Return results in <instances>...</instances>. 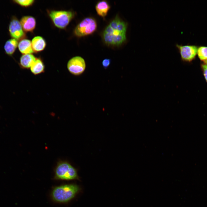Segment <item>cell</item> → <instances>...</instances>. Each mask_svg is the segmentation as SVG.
I'll return each instance as SVG.
<instances>
[{
	"mask_svg": "<svg viewBox=\"0 0 207 207\" xmlns=\"http://www.w3.org/2000/svg\"><path fill=\"white\" fill-rule=\"evenodd\" d=\"M127 24L116 16L103 31V37L105 43L108 45L119 46L126 39Z\"/></svg>",
	"mask_w": 207,
	"mask_h": 207,
	"instance_id": "6da1fadb",
	"label": "cell"
},
{
	"mask_svg": "<svg viewBox=\"0 0 207 207\" xmlns=\"http://www.w3.org/2000/svg\"><path fill=\"white\" fill-rule=\"evenodd\" d=\"M79 189V187L76 184L62 185L53 189L51 192V196L53 200L56 202L66 203L74 197Z\"/></svg>",
	"mask_w": 207,
	"mask_h": 207,
	"instance_id": "7a4b0ae2",
	"label": "cell"
},
{
	"mask_svg": "<svg viewBox=\"0 0 207 207\" xmlns=\"http://www.w3.org/2000/svg\"><path fill=\"white\" fill-rule=\"evenodd\" d=\"M54 179L57 180H70L78 179L76 169L68 162L60 160L55 169Z\"/></svg>",
	"mask_w": 207,
	"mask_h": 207,
	"instance_id": "3957f363",
	"label": "cell"
},
{
	"mask_svg": "<svg viewBox=\"0 0 207 207\" xmlns=\"http://www.w3.org/2000/svg\"><path fill=\"white\" fill-rule=\"evenodd\" d=\"M48 14L54 25L60 29L66 27L73 18L74 14L70 11L54 10L49 11Z\"/></svg>",
	"mask_w": 207,
	"mask_h": 207,
	"instance_id": "277c9868",
	"label": "cell"
},
{
	"mask_svg": "<svg viewBox=\"0 0 207 207\" xmlns=\"http://www.w3.org/2000/svg\"><path fill=\"white\" fill-rule=\"evenodd\" d=\"M97 24L96 20L91 17L84 19L75 28L74 33L78 37H82L93 33L96 29Z\"/></svg>",
	"mask_w": 207,
	"mask_h": 207,
	"instance_id": "5b68a950",
	"label": "cell"
},
{
	"mask_svg": "<svg viewBox=\"0 0 207 207\" xmlns=\"http://www.w3.org/2000/svg\"><path fill=\"white\" fill-rule=\"evenodd\" d=\"M182 61L187 62H191L195 58L197 52L198 47L194 45H179L176 44Z\"/></svg>",
	"mask_w": 207,
	"mask_h": 207,
	"instance_id": "8992f818",
	"label": "cell"
},
{
	"mask_svg": "<svg viewBox=\"0 0 207 207\" xmlns=\"http://www.w3.org/2000/svg\"><path fill=\"white\" fill-rule=\"evenodd\" d=\"M67 67L71 73L75 75H79L85 71L86 64L82 57L76 56L73 57L68 61Z\"/></svg>",
	"mask_w": 207,
	"mask_h": 207,
	"instance_id": "52a82bcc",
	"label": "cell"
},
{
	"mask_svg": "<svg viewBox=\"0 0 207 207\" xmlns=\"http://www.w3.org/2000/svg\"><path fill=\"white\" fill-rule=\"evenodd\" d=\"M9 31L13 39L18 41L23 38L25 34L20 22L15 17L12 18L9 25Z\"/></svg>",
	"mask_w": 207,
	"mask_h": 207,
	"instance_id": "ba28073f",
	"label": "cell"
},
{
	"mask_svg": "<svg viewBox=\"0 0 207 207\" xmlns=\"http://www.w3.org/2000/svg\"><path fill=\"white\" fill-rule=\"evenodd\" d=\"M20 23L23 30L26 32H32L36 25L35 18L31 16L23 17L21 18Z\"/></svg>",
	"mask_w": 207,
	"mask_h": 207,
	"instance_id": "9c48e42d",
	"label": "cell"
},
{
	"mask_svg": "<svg viewBox=\"0 0 207 207\" xmlns=\"http://www.w3.org/2000/svg\"><path fill=\"white\" fill-rule=\"evenodd\" d=\"M32 49L35 52L43 50L45 48L46 43L45 40L42 37L37 36L34 37L31 41Z\"/></svg>",
	"mask_w": 207,
	"mask_h": 207,
	"instance_id": "30bf717a",
	"label": "cell"
},
{
	"mask_svg": "<svg viewBox=\"0 0 207 207\" xmlns=\"http://www.w3.org/2000/svg\"><path fill=\"white\" fill-rule=\"evenodd\" d=\"M18 46L19 50L23 54H31L34 52L31 42L28 39L21 40L19 43Z\"/></svg>",
	"mask_w": 207,
	"mask_h": 207,
	"instance_id": "8fae6325",
	"label": "cell"
},
{
	"mask_svg": "<svg viewBox=\"0 0 207 207\" xmlns=\"http://www.w3.org/2000/svg\"><path fill=\"white\" fill-rule=\"evenodd\" d=\"M36 58L31 54H23L20 58V65L23 68H30Z\"/></svg>",
	"mask_w": 207,
	"mask_h": 207,
	"instance_id": "7c38bea8",
	"label": "cell"
},
{
	"mask_svg": "<svg viewBox=\"0 0 207 207\" xmlns=\"http://www.w3.org/2000/svg\"><path fill=\"white\" fill-rule=\"evenodd\" d=\"M110 8L109 5L105 0L99 1L95 6V9L97 14L103 18L106 16Z\"/></svg>",
	"mask_w": 207,
	"mask_h": 207,
	"instance_id": "4fadbf2b",
	"label": "cell"
},
{
	"mask_svg": "<svg viewBox=\"0 0 207 207\" xmlns=\"http://www.w3.org/2000/svg\"><path fill=\"white\" fill-rule=\"evenodd\" d=\"M30 69L33 74L37 75L44 72L45 66L41 60L40 58H36Z\"/></svg>",
	"mask_w": 207,
	"mask_h": 207,
	"instance_id": "5bb4252c",
	"label": "cell"
},
{
	"mask_svg": "<svg viewBox=\"0 0 207 207\" xmlns=\"http://www.w3.org/2000/svg\"><path fill=\"white\" fill-rule=\"evenodd\" d=\"M18 41L12 39L8 40L5 43L4 49L5 53L9 55H12L14 52L18 45Z\"/></svg>",
	"mask_w": 207,
	"mask_h": 207,
	"instance_id": "9a60e30c",
	"label": "cell"
},
{
	"mask_svg": "<svg viewBox=\"0 0 207 207\" xmlns=\"http://www.w3.org/2000/svg\"><path fill=\"white\" fill-rule=\"evenodd\" d=\"M197 53L199 59L205 61L207 60V47L201 46L198 48Z\"/></svg>",
	"mask_w": 207,
	"mask_h": 207,
	"instance_id": "2e32d148",
	"label": "cell"
},
{
	"mask_svg": "<svg viewBox=\"0 0 207 207\" xmlns=\"http://www.w3.org/2000/svg\"><path fill=\"white\" fill-rule=\"evenodd\" d=\"M14 1L18 4L24 7H27L32 5L34 3L33 0H16Z\"/></svg>",
	"mask_w": 207,
	"mask_h": 207,
	"instance_id": "e0dca14e",
	"label": "cell"
},
{
	"mask_svg": "<svg viewBox=\"0 0 207 207\" xmlns=\"http://www.w3.org/2000/svg\"><path fill=\"white\" fill-rule=\"evenodd\" d=\"M201 67L205 79L207 82V64L204 63L202 64Z\"/></svg>",
	"mask_w": 207,
	"mask_h": 207,
	"instance_id": "ac0fdd59",
	"label": "cell"
},
{
	"mask_svg": "<svg viewBox=\"0 0 207 207\" xmlns=\"http://www.w3.org/2000/svg\"><path fill=\"white\" fill-rule=\"evenodd\" d=\"M110 63V59L108 58H106L103 60L102 64L104 68L106 69L109 66Z\"/></svg>",
	"mask_w": 207,
	"mask_h": 207,
	"instance_id": "d6986e66",
	"label": "cell"
},
{
	"mask_svg": "<svg viewBox=\"0 0 207 207\" xmlns=\"http://www.w3.org/2000/svg\"><path fill=\"white\" fill-rule=\"evenodd\" d=\"M204 62H205V63L207 64V60L206 61H204Z\"/></svg>",
	"mask_w": 207,
	"mask_h": 207,
	"instance_id": "ffe728a7",
	"label": "cell"
}]
</instances>
